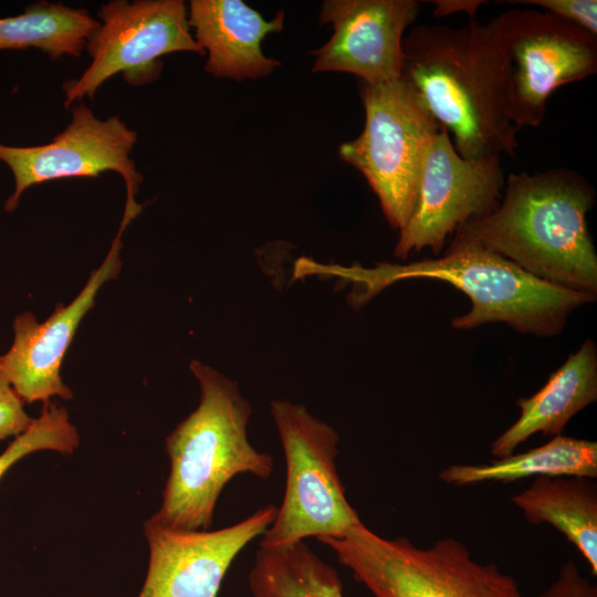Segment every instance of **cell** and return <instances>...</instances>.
Returning <instances> with one entry per match:
<instances>
[{
    "mask_svg": "<svg viewBox=\"0 0 597 597\" xmlns=\"http://www.w3.org/2000/svg\"><path fill=\"white\" fill-rule=\"evenodd\" d=\"M401 77L464 158L515 156L496 17L462 27L419 24L402 40Z\"/></svg>",
    "mask_w": 597,
    "mask_h": 597,
    "instance_id": "cell-1",
    "label": "cell"
},
{
    "mask_svg": "<svg viewBox=\"0 0 597 597\" xmlns=\"http://www.w3.org/2000/svg\"><path fill=\"white\" fill-rule=\"evenodd\" d=\"M594 203V188L574 170L510 174L498 207L461 226L450 244L479 245L543 282L596 296L597 254L586 220Z\"/></svg>",
    "mask_w": 597,
    "mask_h": 597,
    "instance_id": "cell-2",
    "label": "cell"
},
{
    "mask_svg": "<svg viewBox=\"0 0 597 597\" xmlns=\"http://www.w3.org/2000/svg\"><path fill=\"white\" fill-rule=\"evenodd\" d=\"M307 275L336 277L353 284L347 296L362 307L389 285L411 279L447 282L471 300V310L451 321L457 329L504 323L519 333L538 337L559 334L576 308L595 295L565 290L528 274L510 260L475 244H449L441 256L374 268L322 264L310 258L295 262L294 279Z\"/></svg>",
    "mask_w": 597,
    "mask_h": 597,
    "instance_id": "cell-3",
    "label": "cell"
},
{
    "mask_svg": "<svg viewBox=\"0 0 597 597\" xmlns=\"http://www.w3.org/2000/svg\"><path fill=\"white\" fill-rule=\"evenodd\" d=\"M198 407L166 438L170 471L159 510L149 519L172 530H209L218 499L239 474L269 479L274 459L248 438L252 413L235 381L198 360Z\"/></svg>",
    "mask_w": 597,
    "mask_h": 597,
    "instance_id": "cell-4",
    "label": "cell"
},
{
    "mask_svg": "<svg viewBox=\"0 0 597 597\" xmlns=\"http://www.w3.org/2000/svg\"><path fill=\"white\" fill-rule=\"evenodd\" d=\"M374 597H525L493 563L475 561L455 538L422 548L385 538L363 522L341 537L318 540Z\"/></svg>",
    "mask_w": 597,
    "mask_h": 597,
    "instance_id": "cell-5",
    "label": "cell"
},
{
    "mask_svg": "<svg viewBox=\"0 0 597 597\" xmlns=\"http://www.w3.org/2000/svg\"><path fill=\"white\" fill-rule=\"evenodd\" d=\"M362 134L339 147L343 160L366 178L394 229L401 230L417 205L423 161L440 124L402 78L360 86Z\"/></svg>",
    "mask_w": 597,
    "mask_h": 597,
    "instance_id": "cell-6",
    "label": "cell"
},
{
    "mask_svg": "<svg viewBox=\"0 0 597 597\" xmlns=\"http://www.w3.org/2000/svg\"><path fill=\"white\" fill-rule=\"evenodd\" d=\"M271 416L283 448V501L259 545L341 537L362 523L337 472L339 436L303 405L273 400Z\"/></svg>",
    "mask_w": 597,
    "mask_h": 597,
    "instance_id": "cell-7",
    "label": "cell"
},
{
    "mask_svg": "<svg viewBox=\"0 0 597 597\" xmlns=\"http://www.w3.org/2000/svg\"><path fill=\"white\" fill-rule=\"evenodd\" d=\"M512 123L538 126L552 93L597 72V36L549 12L511 10L496 17Z\"/></svg>",
    "mask_w": 597,
    "mask_h": 597,
    "instance_id": "cell-8",
    "label": "cell"
},
{
    "mask_svg": "<svg viewBox=\"0 0 597 597\" xmlns=\"http://www.w3.org/2000/svg\"><path fill=\"white\" fill-rule=\"evenodd\" d=\"M97 17L100 25L85 45L92 62L78 78L64 83L65 107L85 96L93 98L118 73L133 86L156 81L166 54H205L190 32L181 0H115L101 6Z\"/></svg>",
    "mask_w": 597,
    "mask_h": 597,
    "instance_id": "cell-9",
    "label": "cell"
},
{
    "mask_svg": "<svg viewBox=\"0 0 597 597\" xmlns=\"http://www.w3.org/2000/svg\"><path fill=\"white\" fill-rule=\"evenodd\" d=\"M503 188L500 157L460 156L441 126L427 151L417 205L399 230L395 256L406 260L425 248L439 255L447 239L461 226L498 207Z\"/></svg>",
    "mask_w": 597,
    "mask_h": 597,
    "instance_id": "cell-10",
    "label": "cell"
},
{
    "mask_svg": "<svg viewBox=\"0 0 597 597\" xmlns=\"http://www.w3.org/2000/svg\"><path fill=\"white\" fill-rule=\"evenodd\" d=\"M137 133L119 116L101 119L83 103L72 109L69 125L53 139L39 146H9L0 143V161L14 179V189L4 210L14 211L23 192L39 184L64 178H96L115 171L125 181L127 197H135L143 176L130 153Z\"/></svg>",
    "mask_w": 597,
    "mask_h": 597,
    "instance_id": "cell-11",
    "label": "cell"
},
{
    "mask_svg": "<svg viewBox=\"0 0 597 597\" xmlns=\"http://www.w3.org/2000/svg\"><path fill=\"white\" fill-rule=\"evenodd\" d=\"M138 214L139 211L134 209L124 210L107 255L71 303H59L53 313L41 323L30 312L14 318L13 342L1 356L0 374L24 402L42 401L44 405L53 396L66 400L72 398V390L60 375L63 358L81 321L93 307L102 285L118 276L122 268V234Z\"/></svg>",
    "mask_w": 597,
    "mask_h": 597,
    "instance_id": "cell-12",
    "label": "cell"
},
{
    "mask_svg": "<svg viewBox=\"0 0 597 597\" xmlns=\"http://www.w3.org/2000/svg\"><path fill=\"white\" fill-rule=\"evenodd\" d=\"M269 504L230 526L180 531L144 523L149 564L137 597H218L222 580L241 551L262 536L276 516Z\"/></svg>",
    "mask_w": 597,
    "mask_h": 597,
    "instance_id": "cell-13",
    "label": "cell"
},
{
    "mask_svg": "<svg viewBox=\"0 0 597 597\" xmlns=\"http://www.w3.org/2000/svg\"><path fill=\"white\" fill-rule=\"evenodd\" d=\"M416 0H327L320 22L329 23L333 34L315 56L313 72H346L365 84L401 77L402 35L418 17Z\"/></svg>",
    "mask_w": 597,
    "mask_h": 597,
    "instance_id": "cell-14",
    "label": "cell"
},
{
    "mask_svg": "<svg viewBox=\"0 0 597 597\" xmlns=\"http://www.w3.org/2000/svg\"><path fill=\"white\" fill-rule=\"evenodd\" d=\"M188 23L196 42L208 52L206 71L216 77H263L281 64L263 54L262 42L268 34L282 31L283 11L265 20L241 0H192Z\"/></svg>",
    "mask_w": 597,
    "mask_h": 597,
    "instance_id": "cell-15",
    "label": "cell"
},
{
    "mask_svg": "<svg viewBox=\"0 0 597 597\" xmlns=\"http://www.w3.org/2000/svg\"><path fill=\"white\" fill-rule=\"evenodd\" d=\"M597 399V348L586 339L531 397L520 398V417L491 444L495 458L507 457L535 433L562 434L577 412Z\"/></svg>",
    "mask_w": 597,
    "mask_h": 597,
    "instance_id": "cell-16",
    "label": "cell"
},
{
    "mask_svg": "<svg viewBox=\"0 0 597 597\" xmlns=\"http://www.w3.org/2000/svg\"><path fill=\"white\" fill-rule=\"evenodd\" d=\"M513 504L534 525L559 531L597 575V486L582 476H538L512 498Z\"/></svg>",
    "mask_w": 597,
    "mask_h": 597,
    "instance_id": "cell-17",
    "label": "cell"
},
{
    "mask_svg": "<svg viewBox=\"0 0 597 597\" xmlns=\"http://www.w3.org/2000/svg\"><path fill=\"white\" fill-rule=\"evenodd\" d=\"M533 476L597 478V442L558 434L525 452L485 464H452L439 473L443 482L457 486Z\"/></svg>",
    "mask_w": 597,
    "mask_h": 597,
    "instance_id": "cell-18",
    "label": "cell"
},
{
    "mask_svg": "<svg viewBox=\"0 0 597 597\" xmlns=\"http://www.w3.org/2000/svg\"><path fill=\"white\" fill-rule=\"evenodd\" d=\"M248 582L252 597H344L337 570L304 541L259 545Z\"/></svg>",
    "mask_w": 597,
    "mask_h": 597,
    "instance_id": "cell-19",
    "label": "cell"
},
{
    "mask_svg": "<svg viewBox=\"0 0 597 597\" xmlns=\"http://www.w3.org/2000/svg\"><path fill=\"white\" fill-rule=\"evenodd\" d=\"M98 25L85 9L38 1L17 15L0 18V51L34 48L52 60L78 57Z\"/></svg>",
    "mask_w": 597,
    "mask_h": 597,
    "instance_id": "cell-20",
    "label": "cell"
},
{
    "mask_svg": "<svg viewBox=\"0 0 597 597\" xmlns=\"http://www.w3.org/2000/svg\"><path fill=\"white\" fill-rule=\"evenodd\" d=\"M80 444V436L70 421L67 410L53 402L43 405L41 415L0 454V480L23 457L41 450L72 454Z\"/></svg>",
    "mask_w": 597,
    "mask_h": 597,
    "instance_id": "cell-21",
    "label": "cell"
},
{
    "mask_svg": "<svg viewBox=\"0 0 597 597\" xmlns=\"http://www.w3.org/2000/svg\"><path fill=\"white\" fill-rule=\"evenodd\" d=\"M510 2L537 6L544 11L574 23L597 36L596 0H523Z\"/></svg>",
    "mask_w": 597,
    "mask_h": 597,
    "instance_id": "cell-22",
    "label": "cell"
},
{
    "mask_svg": "<svg viewBox=\"0 0 597 597\" xmlns=\"http://www.w3.org/2000/svg\"><path fill=\"white\" fill-rule=\"evenodd\" d=\"M24 401L0 374V440L18 437L32 423L23 408Z\"/></svg>",
    "mask_w": 597,
    "mask_h": 597,
    "instance_id": "cell-23",
    "label": "cell"
},
{
    "mask_svg": "<svg viewBox=\"0 0 597 597\" xmlns=\"http://www.w3.org/2000/svg\"><path fill=\"white\" fill-rule=\"evenodd\" d=\"M538 597H597V587L580 574L576 563L568 559Z\"/></svg>",
    "mask_w": 597,
    "mask_h": 597,
    "instance_id": "cell-24",
    "label": "cell"
},
{
    "mask_svg": "<svg viewBox=\"0 0 597 597\" xmlns=\"http://www.w3.org/2000/svg\"><path fill=\"white\" fill-rule=\"evenodd\" d=\"M485 3V1L480 0H434L433 4L436 6L432 11L433 17H446L457 12H464L470 14L472 18L476 12L478 8Z\"/></svg>",
    "mask_w": 597,
    "mask_h": 597,
    "instance_id": "cell-25",
    "label": "cell"
},
{
    "mask_svg": "<svg viewBox=\"0 0 597 597\" xmlns=\"http://www.w3.org/2000/svg\"><path fill=\"white\" fill-rule=\"evenodd\" d=\"M0 365H1V356H0Z\"/></svg>",
    "mask_w": 597,
    "mask_h": 597,
    "instance_id": "cell-26",
    "label": "cell"
}]
</instances>
